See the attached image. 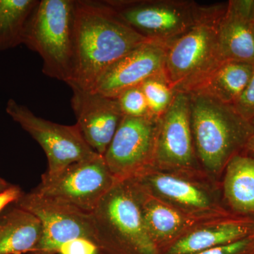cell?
<instances>
[{
  "mask_svg": "<svg viewBox=\"0 0 254 254\" xmlns=\"http://www.w3.org/2000/svg\"><path fill=\"white\" fill-rule=\"evenodd\" d=\"M116 98L124 116L131 118L150 116L148 104L140 85L128 88Z\"/></svg>",
  "mask_w": 254,
  "mask_h": 254,
  "instance_id": "23",
  "label": "cell"
},
{
  "mask_svg": "<svg viewBox=\"0 0 254 254\" xmlns=\"http://www.w3.org/2000/svg\"><path fill=\"white\" fill-rule=\"evenodd\" d=\"M107 1L137 33L165 48L190 31L207 8L191 0Z\"/></svg>",
  "mask_w": 254,
  "mask_h": 254,
  "instance_id": "6",
  "label": "cell"
},
{
  "mask_svg": "<svg viewBox=\"0 0 254 254\" xmlns=\"http://www.w3.org/2000/svg\"><path fill=\"white\" fill-rule=\"evenodd\" d=\"M165 47L151 41L143 43L112 64L93 91L116 98L148 78L165 74Z\"/></svg>",
  "mask_w": 254,
  "mask_h": 254,
  "instance_id": "13",
  "label": "cell"
},
{
  "mask_svg": "<svg viewBox=\"0 0 254 254\" xmlns=\"http://www.w3.org/2000/svg\"><path fill=\"white\" fill-rule=\"evenodd\" d=\"M14 205L35 215L43 228L39 243L28 254H57L64 244L78 238L93 240L100 247L92 213L32 191L23 193Z\"/></svg>",
  "mask_w": 254,
  "mask_h": 254,
  "instance_id": "8",
  "label": "cell"
},
{
  "mask_svg": "<svg viewBox=\"0 0 254 254\" xmlns=\"http://www.w3.org/2000/svg\"><path fill=\"white\" fill-rule=\"evenodd\" d=\"M98 243L86 238H78L64 244L58 254H100L102 252Z\"/></svg>",
  "mask_w": 254,
  "mask_h": 254,
  "instance_id": "26",
  "label": "cell"
},
{
  "mask_svg": "<svg viewBox=\"0 0 254 254\" xmlns=\"http://www.w3.org/2000/svg\"><path fill=\"white\" fill-rule=\"evenodd\" d=\"M158 119L124 117L103 158L117 181L133 178L153 162Z\"/></svg>",
  "mask_w": 254,
  "mask_h": 254,
  "instance_id": "10",
  "label": "cell"
},
{
  "mask_svg": "<svg viewBox=\"0 0 254 254\" xmlns=\"http://www.w3.org/2000/svg\"><path fill=\"white\" fill-rule=\"evenodd\" d=\"M6 112L44 150L48 162L46 175H54L98 154L85 141L76 125L68 126L45 120L13 99L8 101Z\"/></svg>",
  "mask_w": 254,
  "mask_h": 254,
  "instance_id": "9",
  "label": "cell"
},
{
  "mask_svg": "<svg viewBox=\"0 0 254 254\" xmlns=\"http://www.w3.org/2000/svg\"><path fill=\"white\" fill-rule=\"evenodd\" d=\"M117 182L103 155L96 154L54 175L43 174L39 185L31 191L93 213Z\"/></svg>",
  "mask_w": 254,
  "mask_h": 254,
  "instance_id": "7",
  "label": "cell"
},
{
  "mask_svg": "<svg viewBox=\"0 0 254 254\" xmlns=\"http://www.w3.org/2000/svg\"><path fill=\"white\" fill-rule=\"evenodd\" d=\"M193 254H254V234L236 242Z\"/></svg>",
  "mask_w": 254,
  "mask_h": 254,
  "instance_id": "24",
  "label": "cell"
},
{
  "mask_svg": "<svg viewBox=\"0 0 254 254\" xmlns=\"http://www.w3.org/2000/svg\"><path fill=\"white\" fill-rule=\"evenodd\" d=\"M254 0H230L218 26L219 48L223 61L254 64Z\"/></svg>",
  "mask_w": 254,
  "mask_h": 254,
  "instance_id": "14",
  "label": "cell"
},
{
  "mask_svg": "<svg viewBox=\"0 0 254 254\" xmlns=\"http://www.w3.org/2000/svg\"><path fill=\"white\" fill-rule=\"evenodd\" d=\"M237 113L246 120L252 122L254 119V71L248 85L238 100L232 105Z\"/></svg>",
  "mask_w": 254,
  "mask_h": 254,
  "instance_id": "25",
  "label": "cell"
},
{
  "mask_svg": "<svg viewBox=\"0 0 254 254\" xmlns=\"http://www.w3.org/2000/svg\"><path fill=\"white\" fill-rule=\"evenodd\" d=\"M39 1L0 0V51L23 44L26 23Z\"/></svg>",
  "mask_w": 254,
  "mask_h": 254,
  "instance_id": "21",
  "label": "cell"
},
{
  "mask_svg": "<svg viewBox=\"0 0 254 254\" xmlns=\"http://www.w3.org/2000/svg\"><path fill=\"white\" fill-rule=\"evenodd\" d=\"M104 254V252H103V251H102L101 254Z\"/></svg>",
  "mask_w": 254,
  "mask_h": 254,
  "instance_id": "31",
  "label": "cell"
},
{
  "mask_svg": "<svg viewBox=\"0 0 254 254\" xmlns=\"http://www.w3.org/2000/svg\"><path fill=\"white\" fill-rule=\"evenodd\" d=\"M252 125H253V126H254V120H252Z\"/></svg>",
  "mask_w": 254,
  "mask_h": 254,
  "instance_id": "30",
  "label": "cell"
},
{
  "mask_svg": "<svg viewBox=\"0 0 254 254\" xmlns=\"http://www.w3.org/2000/svg\"><path fill=\"white\" fill-rule=\"evenodd\" d=\"M140 86L145 95L150 116L158 119L170 108L176 91L169 84L165 74L148 78Z\"/></svg>",
  "mask_w": 254,
  "mask_h": 254,
  "instance_id": "22",
  "label": "cell"
},
{
  "mask_svg": "<svg viewBox=\"0 0 254 254\" xmlns=\"http://www.w3.org/2000/svg\"><path fill=\"white\" fill-rule=\"evenodd\" d=\"M195 158L190 95L176 92L170 108L158 118L152 163L170 168H190Z\"/></svg>",
  "mask_w": 254,
  "mask_h": 254,
  "instance_id": "11",
  "label": "cell"
},
{
  "mask_svg": "<svg viewBox=\"0 0 254 254\" xmlns=\"http://www.w3.org/2000/svg\"><path fill=\"white\" fill-rule=\"evenodd\" d=\"M226 3L207 6L190 31L166 48L165 78L174 91L190 93L223 62L219 48V19Z\"/></svg>",
  "mask_w": 254,
  "mask_h": 254,
  "instance_id": "4",
  "label": "cell"
},
{
  "mask_svg": "<svg viewBox=\"0 0 254 254\" xmlns=\"http://www.w3.org/2000/svg\"><path fill=\"white\" fill-rule=\"evenodd\" d=\"M254 234V223L247 220H233L215 226L200 229L177 241L168 254H193L236 242Z\"/></svg>",
  "mask_w": 254,
  "mask_h": 254,
  "instance_id": "17",
  "label": "cell"
},
{
  "mask_svg": "<svg viewBox=\"0 0 254 254\" xmlns=\"http://www.w3.org/2000/svg\"><path fill=\"white\" fill-rule=\"evenodd\" d=\"M129 180L145 192L153 190L186 208L203 210L210 205V200L204 191L190 182L173 175H152L143 170Z\"/></svg>",
  "mask_w": 254,
  "mask_h": 254,
  "instance_id": "18",
  "label": "cell"
},
{
  "mask_svg": "<svg viewBox=\"0 0 254 254\" xmlns=\"http://www.w3.org/2000/svg\"></svg>",
  "mask_w": 254,
  "mask_h": 254,
  "instance_id": "32",
  "label": "cell"
},
{
  "mask_svg": "<svg viewBox=\"0 0 254 254\" xmlns=\"http://www.w3.org/2000/svg\"><path fill=\"white\" fill-rule=\"evenodd\" d=\"M11 185H10V184L8 183L6 180H4V179L1 178V177H0V192L3 191V190H6L7 188H9Z\"/></svg>",
  "mask_w": 254,
  "mask_h": 254,
  "instance_id": "29",
  "label": "cell"
},
{
  "mask_svg": "<svg viewBox=\"0 0 254 254\" xmlns=\"http://www.w3.org/2000/svg\"><path fill=\"white\" fill-rule=\"evenodd\" d=\"M132 183L138 190L145 226L155 243L158 240L170 239L181 231L186 221L180 212L158 202L133 182Z\"/></svg>",
  "mask_w": 254,
  "mask_h": 254,
  "instance_id": "20",
  "label": "cell"
},
{
  "mask_svg": "<svg viewBox=\"0 0 254 254\" xmlns=\"http://www.w3.org/2000/svg\"><path fill=\"white\" fill-rule=\"evenodd\" d=\"M254 64L237 61H223L195 88V93L234 105L248 85Z\"/></svg>",
  "mask_w": 254,
  "mask_h": 254,
  "instance_id": "16",
  "label": "cell"
},
{
  "mask_svg": "<svg viewBox=\"0 0 254 254\" xmlns=\"http://www.w3.org/2000/svg\"><path fill=\"white\" fill-rule=\"evenodd\" d=\"M75 0H41L26 23L23 44L38 53L43 72L69 83L74 58Z\"/></svg>",
  "mask_w": 254,
  "mask_h": 254,
  "instance_id": "3",
  "label": "cell"
},
{
  "mask_svg": "<svg viewBox=\"0 0 254 254\" xmlns=\"http://www.w3.org/2000/svg\"><path fill=\"white\" fill-rule=\"evenodd\" d=\"M188 94L195 154L208 171L219 173L245 149L254 127L231 105L203 93Z\"/></svg>",
  "mask_w": 254,
  "mask_h": 254,
  "instance_id": "2",
  "label": "cell"
},
{
  "mask_svg": "<svg viewBox=\"0 0 254 254\" xmlns=\"http://www.w3.org/2000/svg\"><path fill=\"white\" fill-rule=\"evenodd\" d=\"M224 191L229 204L241 213H254V158L235 155L227 163Z\"/></svg>",
  "mask_w": 254,
  "mask_h": 254,
  "instance_id": "19",
  "label": "cell"
},
{
  "mask_svg": "<svg viewBox=\"0 0 254 254\" xmlns=\"http://www.w3.org/2000/svg\"><path fill=\"white\" fill-rule=\"evenodd\" d=\"M245 150H247V151L250 152V153L254 155V134L251 137L250 141H248L247 145H246Z\"/></svg>",
  "mask_w": 254,
  "mask_h": 254,
  "instance_id": "28",
  "label": "cell"
},
{
  "mask_svg": "<svg viewBox=\"0 0 254 254\" xmlns=\"http://www.w3.org/2000/svg\"><path fill=\"white\" fill-rule=\"evenodd\" d=\"M92 214L105 252L118 244L133 254L158 253L145 226L138 190L130 180L117 182Z\"/></svg>",
  "mask_w": 254,
  "mask_h": 254,
  "instance_id": "5",
  "label": "cell"
},
{
  "mask_svg": "<svg viewBox=\"0 0 254 254\" xmlns=\"http://www.w3.org/2000/svg\"><path fill=\"white\" fill-rule=\"evenodd\" d=\"M43 228L33 214L15 205L0 215V254H28L41 240Z\"/></svg>",
  "mask_w": 254,
  "mask_h": 254,
  "instance_id": "15",
  "label": "cell"
},
{
  "mask_svg": "<svg viewBox=\"0 0 254 254\" xmlns=\"http://www.w3.org/2000/svg\"><path fill=\"white\" fill-rule=\"evenodd\" d=\"M70 88L76 125L88 145L103 156L125 117L118 99L94 91Z\"/></svg>",
  "mask_w": 254,
  "mask_h": 254,
  "instance_id": "12",
  "label": "cell"
},
{
  "mask_svg": "<svg viewBox=\"0 0 254 254\" xmlns=\"http://www.w3.org/2000/svg\"><path fill=\"white\" fill-rule=\"evenodd\" d=\"M148 41L108 1L75 0L73 70L67 84L93 91L112 64Z\"/></svg>",
  "mask_w": 254,
  "mask_h": 254,
  "instance_id": "1",
  "label": "cell"
},
{
  "mask_svg": "<svg viewBox=\"0 0 254 254\" xmlns=\"http://www.w3.org/2000/svg\"><path fill=\"white\" fill-rule=\"evenodd\" d=\"M19 187L11 185L9 188L0 192V213L8 205L16 203L23 194Z\"/></svg>",
  "mask_w": 254,
  "mask_h": 254,
  "instance_id": "27",
  "label": "cell"
}]
</instances>
